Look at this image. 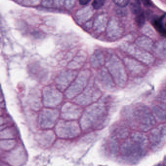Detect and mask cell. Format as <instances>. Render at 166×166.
Segmentation results:
<instances>
[{
    "instance_id": "1",
    "label": "cell",
    "mask_w": 166,
    "mask_h": 166,
    "mask_svg": "<svg viewBox=\"0 0 166 166\" xmlns=\"http://www.w3.org/2000/svg\"><path fill=\"white\" fill-rule=\"evenodd\" d=\"M153 24L155 26V28L162 36H165L166 35V30L164 26L163 25V22L162 18L156 19L153 21Z\"/></svg>"
},
{
    "instance_id": "2",
    "label": "cell",
    "mask_w": 166,
    "mask_h": 166,
    "mask_svg": "<svg viewBox=\"0 0 166 166\" xmlns=\"http://www.w3.org/2000/svg\"><path fill=\"white\" fill-rule=\"evenodd\" d=\"M131 11L134 14H138L141 12V7L139 0H136L133 2L130 5Z\"/></svg>"
},
{
    "instance_id": "3",
    "label": "cell",
    "mask_w": 166,
    "mask_h": 166,
    "mask_svg": "<svg viewBox=\"0 0 166 166\" xmlns=\"http://www.w3.org/2000/svg\"><path fill=\"white\" fill-rule=\"evenodd\" d=\"M145 16L143 12H140L139 14H138L135 18V21L138 26H142L145 23Z\"/></svg>"
},
{
    "instance_id": "4",
    "label": "cell",
    "mask_w": 166,
    "mask_h": 166,
    "mask_svg": "<svg viewBox=\"0 0 166 166\" xmlns=\"http://www.w3.org/2000/svg\"><path fill=\"white\" fill-rule=\"evenodd\" d=\"M106 0H94L93 2V7L96 9H98L103 7Z\"/></svg>"
},
{
    "instance_id": "5",
    "label": "cell",
    "mask_w": 166,
    "mask_h": 166,
    "mask_svg": "<svg viewBox=\"0 0 166 166\" xmlns=\"http://www.w3.org/2000/svg\"><path fill=\"white\" fill-rule=\"evenodd\" d=\"M129 0H113V2L118 7H125L128 5Z\"/></svg>"
},
{
    "instance_id": "6",
    "label": "cell",
    "mask_w": 166,
    "mask_h": 166,
    "mask_svg": "<svg viewBox=\"0 0 166 166\" xmlns=\"http://www.w3.org/2000/svg\"><path fill=\"white\" fill-rule=\"evenodd\" d=\"M144 5L146 6H151V3L149 0H142Z\"/></svg>"
},
{
    "instance_id": "7",
    "label": "cell",
    "mask_w": 166,
    "mask_h": 166,
    "mask_svg": "<svg viewBox=\"0 0 166 166\" xmlns=\"http://www.w3.org/2000/svg\"><path fill=\"white\" fill-rule=\"evenodd\" d=\"M91 0H80V4L82 5H86L89 3Z\"/></svg>"
}]
</instances>
